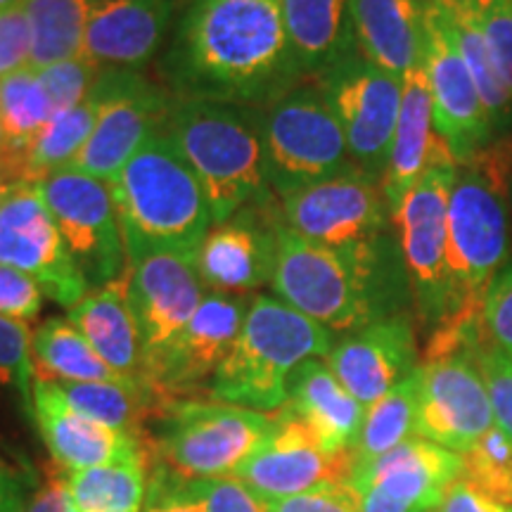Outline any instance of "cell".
Masks as SVG:
<instances>
[{
	"instance_id": "obj_1",
	"label": "cell",
	"mask_w": 512,
	"mask_h": 512,
	"mask_svg": "<svg viewBox=\"0 0 512 512\" xmlns=\"http://www.w3.org/2000/svg\"><path fill=\"white\" fill-rule=\"evenodd\" d=\"M174 98L266 107L299 86L280 0H195L162 62Z\"/></svg>"
},
{
	"instance_id": "obj_2",
	"label": "cell",
	"mask_w": 512,
	"mask_h": 512,
	"mask_svg": "<svg viewBox=\"0 0 512 512\" xmlns=\"http://www.w3.org/2000/svg\"><path fill=\"white\" fill-rule=\"evenodd\" d=\"M271 290L339 337L380 320L415 318L396 230L349 247H325L304 240L283 221Z\"/></svg>"
},
{
	"instance_id": "obj_3",
	"label": "cell",
	"mask_w": 512,
	"mask_h": 512,
	"mask_svg": "<svg viewBox=\"0 0 512 512\" xmlns=\"http://www.w3.org/2000/svg\"><path fill=\"white\" fill-rule=\"evenodd\" d=\"M110 190L128 264L155 252L195 256L214 226L200 178L164 131L121 166Z\"/></svg>"
},
{
	"instance_id": "obj_4",
	"label": "cell",
	"mask_w": 512,
	"mask_h": 512,
	"mask_svg": "<svg viewBox=\"0 0 512 512\" xmlns=\"http://www.w3.org/2000/svg\"><path fill=\"white\" fill-rule=\"evenodd\" d=\"M328 328L271 294H256L233 349L211 377L207 396L259 413H278L287 403L294 370L335 347Z\"/></svg>"
},
{
	"instance_id": "obj_5",
	"label": "cell",
	"mask_w": 512,
	"mask_h": 512,
	"mask_svg": "<svg viewBox=\"0 0 512 512\" xmlns=\"http://www.w3.org/2000/svg\"><path fill=\"white\" fill-rule=\"evenodd\" d=\"M164 133L200 178L214 226L273 192L266 181L259 119L249 107L174 98Z\"/></svg>"
},
{
	"instance_id": "obj_6",
	"label": "cell",
	"mask_w": 512,
	"mask_h": 512,
	"mask_svg": "<svg viewBox=\"0 0 512 512\" xmlns=\"http://www.w3.org/2000/svg\"><path fill=\"white\" fill-rule=\"evenodd\" d=\"M273 413L214 399H159L145 427L150 463L188 479L235 477L264 446Z\"/></svg>"
},
{
	"instance_id": "obj_7",
	"label": "cell",
	"mask_w": 512,
	"mask_h": 512,
	"mask_svg": "<svg viewBox=\"0 0 512 512\" xmlns=\"http://www.w3.org/2000/svg\"><path fill=\"white\" fill-rule=\"evenodd\" d=\"M446 256L451 320L482 316L486 292L512 256V216L508 197L467 164H458L448 195Z\"/></svg>"
},
{
	"instance_id": "obj_8",
	"label": "cell",
	"mask_w": 512,
	"mask_h": 512,
	"mask_svg": "<svg viewBox=\"0 0 512 512\" xmlns=\"http://www.w3.org/2000/svg\"><path fill=\"white\" fill-rule=\"evenodd\" d=\"M259 119L266 181L278 197L347 169V138L328 100L313 86H297L264 107Z\"/></svg>"
},
{
	"instance_id": "obj_9",
	"label": "cell",
	"mask_w": 512,
	"mask_h": 512,
	"mask_svg": "<svg viewBox=\"0 0 512 512\" xmlns=\"http://www.w3.org/2000/svg\"><path fill=\"white\" fill-rule=\"evenodd\" d=\"M458 164L434 166L394 209V230L413 292V311L427 337L453 318L446 256L448 195Z\"/></svg>"
},
{
	"instance_id": "obj_10",
	"label": "cell",
	"mask_w": 512,
	"mask_h": 512,
	"mask_svg": "<svg viewBox=\"0 0 512 512\" xmlns=\"http://www.w3.org/2000/svg\"><path fill=\"white\" fill-rule=\"evenodd\" d=\"M358 169L382 178L401 112L403 79L354 50L316 79Z\"/></svg>"
},
{
	"instance_id": "obj_11",
	"label": "cell",
	"mask_w": 512,
	"mask_h": 512,
	"mask_svg": "<svg viewBox=\"0 0 512 512\" xmlns=\"http://www.w3.org/2000/svg\"><path fill=\"white\" fill-rule=\"evenodd\" d=\"M280 214L287 228L325 247H349L394 230L382 178L356 164L280 197Z\"/></svg>"
},
{
	"instance_id": "obj_12",
	"label": "cell",
	"mask_w": 512,
	"mask_h": 512,
	"mask_svg": "<svg viewBox=\"0 0 512 512\" xmlns=\"http://www.w3.org/2000/svg\"><path fill=\"white\" fill-rule=\"evenodd\" d=\"M93 88L98 121L69 169L110 183L147 138L164 131L174 95L131 69H102Z\"/></svg>"
},
{
	"instance_id": "obj_13",
	"label": "cell",
	"mask_w": 512,
	"mask_h": 512,
	"mask_svg": "<svg viewBox=\"0 0 512 512\" xmlns=\"http://www.w3.org/2000/svg\"><path fill=\"white\" fill-rule=\"evenodd\" d=\"M36 185L88 287L121 278L128 254L110 183L67 169Z\"/></svg>"
},
{
	"instance_id": "obj_14",
	"label": "cell",
	"mask_w": 512,
	"mask_h": 512,
	"mask_svg": "<svg viewBox=\"0 0 512 512\" xmlns=\"http://www.w3.org/2000/svg\"><path fill=\"white\" fill-rule=\"evenodd\" d=\"M0 264L27 273L67 311L91 292L36 183H17L0 207Z\"/></svg>"
},
{
	"instance_id": "obj_15",
	"label": "cell",
	"mask_w": 512,
	"mask_h": 512,
	"mask_svg": "<svg viewBox=\"0 0 512 512\" xmlns=\"http://www.w3.org/2000/svg\"><path fill=\"white\" fill-rule=\"evenodd\" d=\"M252 294L207 292L169 351L147 370L145 384L159 399H195L233 349Z\"/></svg>"
},
{
	"instance_id": "obj_16",
	"label": "cell",
	"mask_w": 512,
	"mask_h": 512,
	"mask_svg": "<svg viewBox=\"0 0 512 512\" xmlns=\"http://www.w3.org/2000/svg\"><path fill=\"white\" fill-rule=\"evenodd\" d=\"M204 290L192 254L155 252L128 264V302L143 344L145 377L195 316Z\"/></svg>"
},
{
	"instance_id": "obj_17",
	"label": "cell",
	"mask_w": 512,
	"mask_h": 512,
	"mask_svg": "<svg viewBox=\"0 0 512 512\" xmlns=\"http://www.w3.org/2000/svg\"><path fill=\"white\" fill-rule=\"evenodd\" d=\"M275 192L249 202L228 221L211 226L195 254V266L209 292L249 294L271 285L283 214Z\"/></svg>"
},
{
	"instance_id": "obj_18",
	"label": "cell",
	"mask_w": 512,
	"mask_h": 512,
	"mask_svg": "<svg viewBox=\"0 0 512 512\" xmlns=\"http://www.w3.org/2000/svg\"><path fill=\"white\" fill-rule=\"evenodd\" d=\"M422 67L430 83L434 126L456 162L465 164L496 138V131L470 69L430 0H425Z\"/></svg>"
},
{
	"instance_id": "obj_19",
	"label": "cell",
	"mask_w": 512,
	"mask_h": 512,
	"mask_svg": "<svg viewBox=\"0 0 512 512\" xmlns=\"http://www.w3.org/2000/svg\"><path fill=\"white\" fill-rule=\"evenodd\" d=\"M418 377V437L465 453L494 427L489 392L470 351L425 361Z\"/></svg>"
},
{
	"instance_id": "obj_20",
	"label": "cell",
	"mask_w": 512,
	"mask_h": 512,
	"mask_svg": "<svg viewBox=\"0 0 512 512\" xmlns=\"http://www.w3.org/2000/svg\"><path fill=\"white\" fill-rule=\"evenodd\" d=\"M273 415L271 437L235 472L256 496L275 501L323 484L351 482L356 470L351 451H325L309 427L287 408Z\"/></svg>"
},
{
	"instance_id": "obj_21",
	"label": "cell",
	"mask_w": 512,
	"mask_h": 512,
	"mask_svg": "<svg viewBox=\"0 0 512 512\" xmlns=\"http://www.w3.org/2000/svg\"><path fill=\"white\" fill-rule=\"evenodd\" d=\"M325 363L358 403L373 406L420 368L413 316L380 320L339 337Z\"/></svg>"
},
{
	"instance_id": "obj_22",
	"label": "cell",
	"mask_w": 512,
	"mask_h": 512,
	"mask_svg": "<svg viewBox=\"0 0 512 512\" xmlns=\"http://www.w3.org/2000/svg\"><path fill=\"white\" fill-rule=\"evenodd\" d=\"M34 422L48 453L67 475L124 460H150L143 439L86 418L69 406L53 380L43 377L34 380Z\"/></svg>"
},
{
	"instance_id": "obj_23",
	"label": "cell",
	"mask_w": 512,
	"mask_h": 512,
	"mask_svg": "<svg viewBox=\"0 0 512 512\" xmlns=\"http://www.w3.org/2000/svg\"><path fill=\"white\" fill-rule=\"evenodd\" d=\"M174 0H95L83 57L100 69L138 72L162 48Z\"/></svg>"
},
{
	"instance_id": "obj_24",
	"label": "cell",
	"mask_w": 512,
	"mask_h": 512,
	"mask_svg": "<svg viewBox=\"0 0 512 512\" xmlns=\"http://www.w3.org/2000/svg\"><path fill=\"white\" fill-rule=\"evenodd\" d=\"M463 453L411 437L380 458L356 467L351 484L356 489H377L413 510H434L444 491L463 477Z\"/></svg>"
},
{
	"instance_id": "obj_25",
	"label": "cell",
	"mask_w": 512,
	"mask_h": 512,
	"mask_svg": "<svg viewBox=\"0 0 512 512\" xmlns=\"http://www.w3.org/2000/svg\"><path fill=\"white\" fill-rule=\"evenodd\" d=\"M458 164L446 140L434 126V107L430 83L422 62L403 76L401 112L389 150L387 169L382 174V190L389 207H399L406 192L434 166Z\"/></svg>"
},
{
	"instance_id": "obj_26",
	"label": "cell",
	"mask_w": 512,
	"mask_h": 512,
	"mask_svg": "<svg viewBox=\"0 0 512 512\" xmlns=\"http://www.w3.org/2000/svg\"><path fill=\"white\" fill-rule=\"evenodd\" d=\"M67 318L119 380L147 387L143 344L128 302V271L112 283L88 292L67 311Z\"/></svg>"
},
{
	"instance_id": "obj_27",
	"label": "cell",
	"mask_w": 512,
	"mask_h": 512,
	"mask_svg": "<svg viewBox=\"0 0 512 512\" xmlns=\"http://www.w3.org/2000/svg\"><path fill=\"white\" fill-rule=\"evenodd\" d=\"M283 408L297 415L330 453L351 451L366 418V406L337 380L325 358H309L294 370Z\"/></svg>"
},
{
	"instance_id": "obj_28",
	"label": "cell",
	"mask_w": 512,
	"mask_h": 512,
	"mask_svg": "<svg viewBox=\"0 0 512 512\" xmlns=\"http://www.w3.org/2000/svg\"><path fill=\"white\" fill-rule=\"evenodd\" d=\"M356 46L370 62L406 76L422 62L425 0H349Z\"/></svg>"
},
{
	"instance_id": "obj_29",
	"label": "cell",
	"mask_w": 512,
	"mask_h": 512,
	"mask_svg": "<svg viewBox=\"0 0 512 512\" xmlns=\"http://www.w3.org/2000/svg\"><path fill=\"white\" fill-rule=\"evenodd\" d=\"M292 60L313 81L354 53L356 36L349 0H280Z\"/></svg>"
},
{
	"instance_id": "obj_30",
	"label": "cell",
	"mask_w": 512,
	"mask_h": 512,
	"mask_svg": "<svg viewBox=\"0 0 512 512\" xmlns=\"http://www.w3.org/2000/svg\"><path fill=\"white\" fill-rule=\"evenodd\" d=\"M434 10L439 12L441 22L453 43H456L460 57H463L477 91L489 112L491 126L496 136L512 131V95L508 93L501 74H498L494 57H491L489 43L484 36L482 15H479L477 0H430Z\"/></svg>"
},
{
	"instance_id": "obj_31",
	"label": "cell",
	"mask_w": 512,
	"mask_h": 512,
	"mask_svg": "<svg viewBox=\"0 0 512 512\" xmlns=\"http://www.w3.org/2000/svg\"><path fill=\"white\" fill-rule=\"evenodd\" d=\"M36 377L53 382H124L114 375L69 318H48L31 330ZM131 384V382H128Z\"/></svg>"
},
{
	"instance_id": "obj_32",
	"label": "cell",
	"mask_w": 512,
	"mask_h": 512,
	"mask_svg": "<svg viewBox=\"0 0 512 512\" xmlns=\"http://www.w3.org/2000/svg\"><path fill=\"white\" fill-rule=\"evenodd\" d=\"M50 117L53 107L36 69H19L0 81V121L5 133V157L0 162V171L10 183L17 185L19 164L41 136Z\"/></svg>"
},
{
	"instance_id": "obj_33",
	"label": "cell",
	"mask_w": 512,
	"mask_h": 512,
	"mask_svg": "<svg viewBox=\"0 0 512 512\" xmlns=\"http://www.w3.org/2000/svg\"><path fill=\"white\" fill-rule=\"evenodd\" d=\"M98 110L100 98L95 88H91L81 105L55 112L19 164L17 183H41L60 171H67L91 138Z\"/></svg>"
},
{
	"instance_id": "obj_34",
	"label": "cell",
	"mask_w": 512,
	"mask_h": 512,
	"mask_svg": "<svg viewBox=\"0 0 512 512\" xmlns=\"http://www.w3.org/2000/svg\"><path fill=\"white\" fill-rule=\"evenodd\" d=\"M95 0H24L31 34V69L74 60L83 53Z\"/></svg>"
},
{
	"instance_id": "obj_35",
	"label": "cell",
	"mask_w": 512,
	"mask_h": 512,
	"mask_svg": "<svg viewBox=\"0 0 512 512\" xmlns=\"http://www.w3.org/2000/svg\"><path fill=\"white\" fill-rule=\"evenodd\" d=\"M76 411L112 430L133 434L145 441V427L159 396L147 387L128 382H55Z\"/></svg>"
},
{
	"instance_id": "obj_36",
	"label": "cell",
	"mask_w": 512,
	"mask_h": 512,
	"mask_svg": "<svg viewBox=\"0 0 512 512\" xmlns=\"http://www.w3.org/2000/svg\"><path fill=\"white\" fill-rule=\"evenodd\" d=\"M150 460L91 467L67 475L74 512H143Z\"/></svg>"
},
{
	"instance_id": "obj_37",
	"label": "cell",
	"mask_w": 512,
	"mask_h": 512,
	"mask_svg": "<svg viewBox=\"0 0 512 512\" xmlns=\"http://www.w3.org/2000/svg\"><path fill=\"white\" fill-rule=\"evenodd\" d=\"M418 392H420V377L418 370L396 384L389 394H384L380 401L366 408V418H363L361 432L351 446V456H354L356 467L370 463V460L380 458L382 453L392 451L406 439L418 437L415 434V418H418Z\"/></svg>"
},
{
	"instance_id": "obj_38",
	"label": "cell",
	"mask_w": 512,
	"mask_h": 512,
	"mask_svg": "<svg viewBox=\"0 0 512 512\" xmlns=\"http://www.w3.org/2000/svg\"><path fill=\"white\" fill-rule=\"evenodd\" d=\"M463 479L512 510V439L494 425L463 453Z\"/></svg>"
},
{
	"instance_id": "obj_39",
	"label": "cell",
	"mask_w": 512,
	"mask_h": 512,
	"mask_svg": "<svg viewBox=\"0 0 512 512\" xmlns=\"http://www.w3.org/2000/svg\"><path fill=\"white\" fill-rule=\"evenodd\" d=\"M34 380L29 325L0 316V389H10L31 418H34Z\"/></svg>"
},
{
	"instance_id": "obj_40",
	"label": "cell",
	"mask_w": 512,
	"mask_h": 512,
	"mask_svg": "<svg viewBox=\"0 0 512 512\" xmlns=\"http://www.w3.org/2000/svg\"><path fill=\"white\" fill-rule=\"evenodd\" d=\"M470 356L475 358L489 392L494 425L512 439V356L494 347L486 332L472 344Z\"/></svg>"
},
{
	"instance_id": "obj_41",
	"label": "cell",
	"mask_w": 512,
	"mask_h": 512,
	"mask_svg": "<svg viewBox=\"0 0 512 512\" xmlns=\"http://www.w3.org/2000/svg\"><path fill=\"white\" fill-rule=\"evenodd\" d=\"M38 79H41L43 91L48 95L50 107L55 112L72 110L88 98L91 88L102 74L100 67H95L91 60L79 55L74 60L50 64L46 69H38Z\"/></svg>"
},
{
	"instance_id": "obj_42",
	"label": "cell",
	"mask_w": 512,
	"mask_h": 512,
	"mask_svg": "<svg viewBox=\"0 0 512 512\" xmlns=\"http://www.w3.org/2000/svg\"><path fill=\"white\" fill-rule=\"evenodd\" d=\"M190 489L204 512H268L264 498L256 496L238 477L190 479Z\"/></svg>"
},
{
	"instance_id": "obj_43",
	"label": "cell",
	"mask_w": 512,
	"mask_h": 512,
	"mask_svg": "<svg viewBox=\"0 0 512 512\" xmlns=\"http://www.w3.org/2000/svg\"><path fill=\"white\" fill-rule=\"evenodd\" d=\"M143 512H204L202 503L192 494L190 479L150 463L147 467V491Z\"/></svg>"
},
{
	"instance_id": "obj_44",
	"label": "cell",
	"mask_w": 512,
	"mask_h": 512,
	"mask_svg": "<svg viewBox=\"0 0 512 512\" xmlns=\"http://www.w3.org/2000/svg\"><path fill=\"white\" fill-rule=\"evenodd\" d=\"M482 323L489 342L512 356V256L486 292Z\"/></svg>"
},
{
	"instance_id": "obj_45",
	"label": "cell",
	"mask_w": 512,
	"mask_h": 512,
	"mask_svg": "<svg viewBox=\"0 0 512 512\" xmlns=\"http://www.w3.org/2000/svg\"><path fill=\"white\" fill-rule=\"evenodd\" d=\"M268 512H361V494L354 484H323L287 498L266 501Z\"/></svg>"
},
{
	"instance_id": "obj_46",
	"label": "cell",
	"mask_w": 512,
	"mask_h": 512,
	"mask_svg": "<svg viewBox=\"0 0 512 512\" xmlns=\"http://www.w3.org/2000/svg\"><path fill=\"white\" fill-rule=\"evenodd\" d=\"M498 74L512 95V0H477Z\"/></svg>"
},
{
	"instance_id": "obj_47",
	"label": "cell",
	"mask_w": 512,
	"mask_h": 512,
	"mask_svg": "<svg viewBox=\"0 0 512 512\" xmlns=\"http://www.w3.org/2000/svg\"><path fill=\"white\" fill-rule=\"evenodd\" d=\"M31 67V34L24 3L0 10V81Z\"/></svg>"
},
{
	"instance_id": "obj_48",
	"label": "cell",
	"mask_w": 512,
	"mask_h": 512,
	"mask_svg": "<svg viewBox=\"0 0 512 512\" xmlns=\"http://www.w3.org/2000/svg\"><path fill=\"white\" fill-rule=\"evenodd\" d=\"M43 297L46 294L34 278L0 264V316L29 323L41 313Z\"/></svg>"
},
{
	"instance_id": "obj_49",
	"label": "cell",
	"mask_w": 512,
	"mask_h": 512,
	"mask_svg": "<svg viewBox=\"0 0 512 512\" xmlns=\"http://www.w3.org/2000/svg\"><path fill=\"white\" fill-rule=\"evenodd\" d=\"M430 512H512L510 508H503L482 491H477L470 482L463 477L456 479L441 496V501L434 505Z\"/></svg>"
},
{
	"instance_id": "obj_50",
	"label": "cell",
	"mask_w": 512,
	"mask_h": 512,
	"mask_svg": "<svg viewBox=\"0 0 512 512\" xmlns=\"http://www.w3.org/2000/svg\"><path fill=\"white\" fill-rule=\"evenodd\" d=\"M19 512H74L72 498H69L67 475L50 477L43 484H36L24 498Z\"/></svg>"
},
{
	"instance_id": "obj_51",
	"label": "cell",
	"mask_w": 512,
	"mask_h": 512,
	"mask_svg": "<svg viewBox=\"0 0 512 512\" xmlns=\"http://www.w3.org/2000/svg\"><path fill=\"white\" fill-rule=\"evenodd\" d=\"M27 494L29 486L24 479L0 458V512H19Z\"/></svg>"
},
{
	"instance_id": "obj_52",
	"label": "cell",
	"mask_w": 512,
	"mask_h": 512,
	"mask_svg": "<svg viewBox=\"0 0 512 512\" xmlns=\"http://www.w3.org/2000/svg\"><path fill=\"white\" fill-rule=\"evenodd\" d=\"M356 491L361 494V512H418L408 508V505L394 501L392 496L382 494V491L377 489H356Z\"/></svg>"
},
{
	"instance_id": "obj_53",
	"label": "cell",
	"mask_w": 512,
	"mask_h": 512,
	"mask_svg": "<svg viewBox=\"0 0 512 512\" xmlns=\"http://www.w3.org/2000/svg\"><path fill=\"white\" fill-rule=\"evenodd\" d=\"M12 188H15V183H10L8 178L3 176V171H0V207H3L5 200H8V195L12 192Z\"/></svg>"
},
{
	"instance_id": "obj_54",
	"label": "cell",
	"mask_w": 512,
	"mask_h": 512,
	"mask_svg": "<svg viewBox=\"0 0 512 512\" xmlns=\"http://www.w3.org/2000/svg\"><path fill=\"white\" fill-rule=\"evenodd\" d=\"M5 157V133H3V121H0V162Z\"/></svg>"
},
{
	"instance_id": "obj_55",
	"label": "cell",
	"mask_w": 512,
	"mask_h": 512,
	"mask_svg": "<svg viewBox=\"0 0 512 512\" xmlns=\"http://www.w3.org/2000/svg\"><path fill=\"white\" fill-rule=\"evenodd\" d=\"M19 3H24V0H0V10H8L12 5H19Z\"/></svg>"
},
{
	"instance_id": "obj_56",
	"label": "cell",
	"mask_w": 512,
	"mask_h": 512,
	"mask_svg": "<svg viewBox=\"0 0 512 512\" xmlns=\"http://www.w3.org/2000/svg\"><path fill=\"white\" fill-rule=\"evenodd\" d=\"M508 207H510V216H512V183H510V195H508Z\"/></svg>"
},
{
	"instance_id": "obj_57",
	"label": "cell",
	"mask_w": 512,
	"mask_h": 512,
	"mask_svg": "<svg viewBox=\"0 0 512 512\" xmlns=\"http://www.w3.org/2000/svg\"><path fill=\"white\" fill-rule=\"evenodd\" d=\"M422 512H427V510H422Z\"/></svg>"
}]
</instances>
